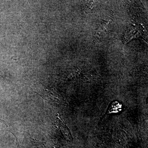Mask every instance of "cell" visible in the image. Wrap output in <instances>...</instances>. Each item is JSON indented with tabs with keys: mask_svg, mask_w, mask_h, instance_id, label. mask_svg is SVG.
I'll return each instance as SVG.
<instances>
[{
	"mask_svg": "<svg viewBox=\"0 0 148 148\" xmlns=\"http://www.w3.org/2000/svg\"><path fill=\"white\" fill-rule=\"evenodd\" d=\"M122 105L118 102L115 101L111 104L110 107L108 111V114L116 113L121 111Z\"/></svg>",
	"mask_w": 148,
	"mask_h": 148,
	"instance_id": "obj_1",
	"label": "cell"
},
{
	"mask_svg": "<svg viewBox=\"0 0 148 148\" xmlns=\"http://www.w3.org/2000/svg\"><path fill=\"white\" fill-rule=\"evenodd\" d=\"M59 125L60 126V128L62 130V132L63 133L66 135L67 137H69V138H71V132L69 131V128L66 127V125L62 122L61 121L59 120Z\"/></svg>",
	"mask_w": 148,
	"mask_h": 148,
	"instance_id": "obj_2",
	"label": "cell"
}]
</instances>
